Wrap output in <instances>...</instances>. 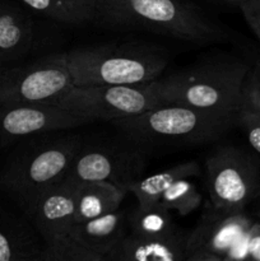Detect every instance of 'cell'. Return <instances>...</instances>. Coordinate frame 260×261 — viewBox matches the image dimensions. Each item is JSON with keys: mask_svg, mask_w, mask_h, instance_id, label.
<instances>
[{"mask_svg": "<svg viewBox=\"0 0 260 261\" xmlns=\"http://www.w3.org/2000/svg\"><path fill=\"white\" fill-rule=\"evenodd\" d=\"M145 163L144 150L126 140L124 144L82 142L66 177L76 182L107 181L127 191L132 184L143 177Z\"/></svg>", "mask_w": 260, "mask_h": 261, "instance_id": "30bf717a", "label": "cell"}, {"mask_svg": "<svg viewBox=\"0 0 260 261\" xmlns=\"http://www.w3.org/2000/svg\"><path fill=\"white\" fill-rule=\"evenodd\" d=\"M205 173L209 201L217 208L245 211L260 198L259 163L240 148H216L206 157Z\"/></svg>", "mask_w": 260, "mask_h": 261, "instance_id": "52a82bcc", "label": "cell"}, {"mask_svg": "<svg viewBox=\"0 0 260 261\" xmlns=\"http://www.w3.org/2000/svg\"><path fill=\"white\" fill-rule=\"evenodd\" d=\"M76 184L65 177L47 189L33 205L28 221L43 242L69 233L75 223Z\"/></svg>", "mask_w": 260, "mask_h": 261, "instance_id": "7c38bea8", "label": "cell"}, {"mask_svg": "<svg viewBox=\"0 0 260 261\" xmlns=\"http://www.w3.org/2000/svg\"><path fill=\"white\" fill-rule=\"evenodd\" d=\"M236 126L242 130L251 149L260 154V115L240 109L236 115Z\"/></svg>", "mask_w": 260, "mask_h": 261, "instance_id": "cb8c5ba5", "label": "cell"}, {"mask_svg": "<svg viewBox=\"0 0 260 261\" xmlns=\"http://www.w3.org/2000/svg\"><path fill=\"white\" fill-rule=\"evenodd\" d=\"M250 66L237 59H213L152 82L163 103L237 114L241 88Z\"/></svg>", "mask_w": 260, "mask_h": 261, "instance_id": "277c9868", "label": "cell"}, {"mask_svg": "<svg viewBox=\"0 0 260 261\" xmlns=\"http://www.w3.org/2000/svg\"><path fill=\"white\" fill-rule=\"evenodd\" d=\"M247 259L260 261V209L257 221L252 222L246 237Z\"/></svg>", "mask_w": 260, "mask_h": 261, "instance_id": "484cf974", "label": "cell"}, {"mask_svg": "<svg viewBox=\"0 0 260 261\" xmlns=\"http://www.w3.org/2000/svg\"><path fill=\"white\" fill-rule=\"evenodd\" d=\"M186 236L153 237L130 232L112 247L106 261H185Z\"/></svg>", "mask_w": 260, "mask_h": 261, "instance_id": "4fadbf2b", "label": "cell"}, {"mask_svg": "<svg viewBox=\"0 0 260 261\" xmlns=\"http://www.w3.org/2000/svg\"><path fill=\"white\" fill-rule=\"evenodd\" d=\"M22 140L0 166V193L28 219L37 199L68 175L82 140L76 135Z\"/></svg>", "mask_w": 260, "mask_h": 261, "instance_id": "7a4b0ae2", "label": "cell"}, {"mask_svg": "<svg viewBox=\"0 0 260 261\" xmlns=\"http://www.w3.org/2000/svg\"><path fill=\"white\" fill-rule=\"evenodd\" d=\"M37 234L25 217L0 204V261H41L45 242L40 244Z\"/></svg>", "mask_w": 260, "mask_h": 261, "instance_id": "9a60e30c", "label": "cell"}, {"mask_svg": "<svg viewBox=\"0 0 260 261\" xmlns=\"http://www.w3.org/2000/svg\"><path fill=\"white\" fill-rule=\"evenodd\" d=\"M223 2H228V3H236V4H241V3L247 2V0H223Z\"/></svg>", "mask_w": 260, "mask_h": 261, "instance_id": "4316f807", "label": "cell"}, {"mask_svg": "<svg viewBox=\"0 0 260 261\" xmlns=\"http://www.w3.org/2000/svg\"><path fill=\"white\" fill-rule=\"evenodd\" d=\"M127 191L107 181L76 184L75 223L89 221L117 211Z\"/></svg>", "mask_w": 260, "mask_h": 261, "instance_id": "e0dca14e", "label": "cell"}, {"mask_svg": "<svg viewBox=\"0 0 260 261\" xmlns=\"http://www.w3.org/2000/svg\"><path fill=\"white\" fill-rule=\"evenodd\" d=\"M96 17L120 28H138L186 42L213 43L224 33L188 0H97Z\"/></svg>", "mask_w": 260, "mask_h": 261, "instance_id": "3957f363", "label": "cell"}, {"mask_svg": "<svg viewBox=\"0 0 260 261\" xmlns=\"http://www.w3.org/2000/svg\"><path fill=\"white\" fill-rule=\"evenodd\" d=\"M237 114L166 103L111 124L124 140L140 149H184L222 139L236 127Z\"/></svg>", "mask_w": 260, "mask_h": 261, "instance_id": "6da1fadb", "label": "cell"}, {"mask_svg": "<svg viewBox=\"0 0 260 261\" xmlns=\"http://www.w3.org/2000/svg\"><path fill=\"white\" fill-rule=\"evenodd\" d=\"M50 105L86 117L89 121H112L137 116L165 103L158 98L150 82L138 86H73Z\"/></svg>", "mask_w": 260, "mask_h": 261, "instance_id": "8992f818", "label": "cell"}, {"mask_svg": "<svg viewBox=\"0 0 260 261\" xmlns=\"http://www.w3.org/2000/svg\"><path fill=\"white\" fill-rule=\"evenodd\" d=\"M86 117L47 103L0 105V152L35 135L74 129Z\"/></svg>", "mask_w": 260, "mask_h": 261, "instance_id": "8fae6325", "label": "cell"}, {"mask_svg": "<svg viewBox=\"0 0 260 261\" xmlns=\"http://www.w3.org/2000/svg\"><path fill=\"white\" fill-rule=\"evenodd\" d=\"M41 261H106L82 242L66 233L45 242Z\"/></svg>", "mask_w": 260, "mask_h": 261, "instance_id": "44dd1931", "label": "cell"}, {"mask_svg": "<svg viewBox=\"0 0 260 261\" xmlns=\"http://www.w3.org/2000/svg\"><path fill=\"white\" fill-rule=\"evenodd\" d=\"M201 201L203 196L191 181V177L181 178L173 182L160 198V203L163 206L171 212H176L181 217L194 213L201 205Z\"/></svg>", "mask_w": 260, "mask_h": 261, "instance_id": "7402d4cb", "label": "cell"}, {"mask_svg": "<svg viewBox=\"0 0 260 261\" xmlns=\"http://www.w3.org/2000/svg\"><path fill=\"white\" fill-rule=\"evenodd\" d=\"M129 231L135 234L153 237H175L184 234L173 222L170 209L158 203L152 205L140 206L127 212Z\"/></svg>", "mask_w": 260, "mask_h": 261, "instance_id": "d6986e66", "label": "cell"}, {"mask_svg": "<svg viewBox=\"0 0 260 261\" xmlns=\"http://www.w3.org/2000/svg\"><path fill=\"white\" fill-rule=\"evenodd\" d=\"M65 54L74 86L150 83L160 78L168 64L162 48L143 42L88 46Z\"/></svg>", "mask_w": 260, "mask_h": 261, "instance_id": "5b68a950", "label": "cell"}, {"mask_svg": "<svg viewBox=\"0 0 260 261\" xmlns=\"http://www.w3.org/2000/svg\"><path fill=\"white\" fill-rule=\"evenodd\" d=\"M127 212L119 208L112 213L74 223L69 234L106 260L112 247L127 234Z\"/></svg>", "mask_w": 260, "mask_h": 261, "instance_id": "2e32d148", "label": "cell"}, {"mask_svg": "<svg viewBox=\"0 0 260 261\" xmlns=\"http://www.w3.org/2000/svg\"><path fill=\"white\" fill-rule=\"evenodd\" d=\"M73 86L66 54H50L0 70V105H50Z\"/></svg>", "mask_w": 260, "mask_h": 261, "instance_id": "ba28073f", "label": "cell"}, {"mask_svg": "<svg viewBox=\"0 0 260 261\" xmlns=\"http://www.w3.org/2000/svg\"><path fill=\"white\" fill-rule=\"evenodd\" d=\"M251 224L244 211L217 208L209 201L196 226L186 236L185 261L241 259L240 250L246 252Z\"/></svg>", "mask_w": 260, "mask_h": 261, "instance_id": "9c48e42d", "label": "cell"}, {"mask_svg": "<svg viewBox=\"0 0 260 261\" xmlns=\"http://www.w3.org/2000/svg\"><path fill=\"white\" fill-rule=\"evenodd\" d=\"M200 172V167L195 161H189V162L178 163V165L172 166L170 168L161 171V172L154 173L135 181L134 184L129 186L127 193L134 194L137 198L138 205L147 206L152 204L158 203L162 194L176 182L177 180L186 177H195Z\"/></svg>", "mask_w": 260, "mask_h": 261, "instance_id": "ac0fdd59", "label": "cell"}, {"mask_svg": "<svg viewBox=\"0 0 260 261\" xmlns=\"http://www.w3.org/2000/svg\"><path fill=\"white\" fill-rule=\"evenodd\" d=\"M242 15L260 42V0H247L240 4Z\"/></svg>", "mask_w": 260, "mask_h": 261, "instance_id": "d4e9b609", "label": "cell"}, {"mask_svg": "<svg viewBox=\"0 0 260 261\" xmlns=\"http://www.w3.org/2000/svg\"><path fill=\"white\" fill-rule=\"evenodd\" d=\"M241 109L260 115V61L250 66L241 88Z\"/></svg>", "mask_w": 260, "mask_h": 261, "instance_id": "603a6c76", "label": "cell"}, {"mask_svg": "<svg viewBox=\"0 0 260 261\" xmlns=\"http://www.w3.org/2000/svg\"><path fill=\"white\" fill-rule=\"evenodd\" d=\"M35 45L32 20L18 8L0 5V70L23 63Z\"/></svg>", "mask_w": 260, "mask_h": 261, "instance_id": "5bb4252c", "label": "cell"}, {"mask_svg": "<svg viewBox=\"0 0 260 261\" xmlns=\"http://www.w3.org/2000/svg\"><path fill=\"white\" fill-rule=\"evenodd\" d=\"M27 7L56 22L82 24L96 17L97 0H22Z\"/></svg>", "mask_w": 260, "mask_h": 261, "instance_id": "ffe728a7", "label": "cell"}]
</instances>
